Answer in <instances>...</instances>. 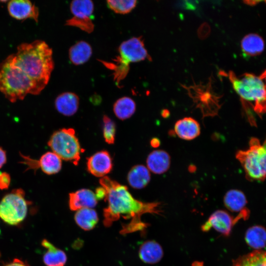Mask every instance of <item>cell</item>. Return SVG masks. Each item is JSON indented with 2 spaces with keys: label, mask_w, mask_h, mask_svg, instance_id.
<instances>
[{
  "label": "cell",
  "mask_w": 266,
  "mask_h": 266,
  "mask_svg": "<svg viewBox=\"0 0 266 266\" xmlns=\"http://www.w3.org/2000/svg\"><path fill=\"white\" fill-rule=\"evenodd\" d=\"M42 246L47 249L43 260L46 266H64L67 261L65 252L57 247L46 239L41 242Z\"/></svg>",
  "instance_id": "18"
},
{
  "label": "cell",
  "mask_w": 266,
  "mask_h": 266,
  "mask_svg": "<svg viewBox=\"0 0 266 266\" xmlns=\"http://www.w3.org/2000/svg\"><path fill=\"white\" fill-rule=\"evenodd\" d=\"M232 266H266V251L255 250L233 261Z\"/></svg>",
  "instance_id": "26"
},
{
  "label": "cell",
  "mask_w": 266,
  "mask_h": 266,
  "mask_svg": "<svg viewBox=\"0 0 266 266\" xmlns=\"http://www.w3.org/2000/svg\"><path fill=\"white\" fill-rule=\"evenodd\" d=\"M223 200L225 207L232 212H240L245 208L247 203L244 193L236 189L228 191L225 195Z\"/></svg>",
  "instance_id": "24"
},
{
  "label": "cell",
  "mask_w": 266,
  "mask_h": 266,
  "mask_svg": "<svg viewBox=\"0 0 266 266\" xmlns=\"http://www.w3.org/2000/svg\"><path fill=\"white\" fill-rule=\"evenodd\" d=\"M260 76L263 79L265 80L266 84V70H265Z\"/></svg>",
  "instance_id": "35"
},
{
  "label": "cell",
  "mask_w": 266,
  "mask_h": 266,
  "mask_svg": "<svg viewBox=\"0 0 266 266\" xmlns=\"http://www.w3.org/2000/svg\"><path fill=\"white\" fill-rule=\"evenodd\" d=\"M88 171L96 177H104L112 168V159L105 150L98 152L87 158Z\"/></svg>",
  "instance_id": "12"
},
{
  "label": "cell",
  "mask_w": 266,
  "mask_h": 266,
  "mask_svg": "<svg viewBox=\"0 0 266 266\" xmlns=\"http://www.w3.org/2000/svg\"><path fill=\"white\" fill-rule=\"evenodd\" d=\"M103 136L106 143L113 144L115 141L116 126L115 123L107 116L103 117Z\"/></svg>",
  "instance_id": "29"
},
{
  "label": "cell",
  "mask_w": 266,
  "mask_h": 266,
  "mask_svg": "<svg viewBox=\"0 0 266 266\" xmlns=\"http://www.w3.org/2000/svg\"><path fill=\"white\" fill-rule=\"evenodd\" d=\"M4 266H30L28 264L25 263L24 262L16 259L13 260L12 262L5 265Z\"/></svg>",
  "instance_id": "31"
},
{
  "label": "cell",
  "mask_w": 266,
  "mask_h": 266,
  "mask_svg": "<svg viewBox=\"0 0 266 266\" xmlns=\"http://www.w3.org/2000/svg\"><path fill=\"white\" fill-rule=\"evenodd\" d=\"M13 62L33 83L36 95L47 85L54 67L52 49L44 41L23 43L13 54Z\"/></svg>",
  "instance_id": "2"
},
{
  "label": "cell",
  "mask_w": 266,
  "mask_h": 266,
  "mask_svg": "<svg viewBox=\"0 0 266 266\" xmlns=\"http://www.w3.org/2000/svg\"><path fill=\"white\" fill-rule=\"evenodd\" d=\"M36 170L40 168L48 175L56 174L62 167L61 158L53 152H47L43 154L39 160H35Z\"/></svg>",
  "instance_id": "20"
},
{
  "label": "cell",
  "mask_w": 266,
  "mask_h": 266,
  "mask_svg": "<svg viewBox=\"0 0 266 266\" xmlns=\"http://www.w3.org/2000/svg\"><path fill=\"white\" fill-rule=\"evenodd\" d=\"M106 192L105 189L101 187L98 188L96 190L95 196L97 199L101 200L105 198Z\"/></svg>",
  "instance_id": "33"
},
{
  "label": "cell",
  "mask_w": 266,
  "mask_h": 266,
  "mask_svg": "<svg viewBox=\"0 0 266 266\" xmlns=\"http://www.w3.org/2000/svg\"><path fill=\"white\" fill-rule=\"evenodd\" d=\"M70 9L72 17L67 20L66 25L75 27L87 33L94 29L92 17L94 5L90 0H74L71 2Z\"/></svg>",
  "instance_id": "9"
},
{
  "label": "cell",
  "mask_w": 266,
  "mask_h": 266,
  "mask_svg": "<svg viewBox=\"0 0 266 266\" xmlns=\"http://www.w3.org/2000/svg\"><path fill=\"white\" fill-rule=\"evenodd\" d=\"M118 51L119 56L114 60L115 64H106L113 71L114 79L118 84L126 77L130 63L151 59L141 37H132L123 41Z\"/></svg>",
  "instance_id": "5"
},
{
  "label": "cell",
  "mask_w": 266,
  "mask_h": 266,
  "mask_svg": "<svg viewBox=\"0 0 266 266\" xmlns=\"http://www.w3.org/2000/svg\"><path fill=\"white\" fill-rule=\"evenodd\" d=\"M150 179V171L147 167L142 165L133 166L127 176L129 185L135 189L144 188L149 183Z\"/></svg>",
  "instance_id": "19"
},
{
  "label": "cell",
  "mask_w": 266,
  "mask_h": 266,
  "mask_svg": "<svg viewBox=\"0 0 266 266\" xmlns=\"http://www.w3.org/2000/svg\"><path fill=\"white\" fill-rule=\"evenodd\" d=\"M147 167L152 172L160 174L168 170L170 165V157L163 150L151 152L146 159Z\"/></svg>",
  "instance_id": "14"
},
{
  "label": "cell",
  "mask_w": 266,
  "mask_h": 266,
  "mask_svg": "<svg viewBox=\"0 0 266 266\" xmlns=\"http://www.w3.org/2000/svg\"><path fill=\"white\" fill-rule=\"evenodd\" d=\"M11 183L10 174L5 171H0V190H3L8 189Z\"/></svg>",
  "instance_id": "30"
},
{
  "label": "cell",
  "mask_w": 266,
  "mask_h": 266,
  "mask_svg": "<svg viewBox=\"0 0 266 266\" xmlns=\"http://www.w3.org/2000/svg\"><path fill=\"white\" fill-rule=\"evenodd\" d=\"M68 204L72 211L84 208H92L97 204V199L93 191L82 189L69 194Z\"/></svg>",
  "instance_id": "13"
},
{
  "label": "cell",
  "mask_w": 266,
  "mask_h": 266,
  "mask_svg": "<svg viewBox=\"0 0 266 266\" xmlns=\"http://www.w3.org/2000/svg\"><path fill=\"white\" fill-rule=\"evenodd\" d=\"M236 158L243 167L248 180H265L266 178V146L261 144L258 138H251L249 148L238 151Z\"/></svg>",
  "instance_id": "6"
},
{
  "label": "cell",
  "mask_w": 266,
  "mask_h": 266,
  "mask_svg": "<svg viewBox=\"0 0 266 266\" xmlns=\"http://www.w3.org/2000/svg\"><path fill=\"white\" fill-rule=\"evenodd\" d=\"M249 210L245 208L235 218L225 210H217L201 226V229L203 232H208L213 228L222 234L228 236L235 223L241 219H245L249 216Z\"/></svg>",
  "instance_id": "10"
},
{
  "label": "cell",
  "mask_w": 266,
  "mask_h": 266,
  "mask_svg": "<svg viewBox=\"0 0 266 266\" xmlns=\"http://www.w3.org/2000/svg\"><path fill=\"white\" fill-rule=\"evenodd\" d=\"M108 7L115 13L127 14L130 12L136 6L135 0H109L106 1Z\"/></svg>",
  "instance_id": "28"
},
{
  "label": "cell",
  "mask_w": 266,
  "mask_h": 266,
  "mask_svg": "<svg viewBox=\"0 0 266 266\" xmlns=\"http://www.w3.org/2000/svg\"><path fill=\"white\" fill-rule=\"evenodd\" d=\"M263 39L258 34L250 33L245 35L241 41L243 52L248 56L260 55L264 49Z\"/></svg>",
  "instance_id": "22"
},
{
  "label": "cell",
  "mask_w": 266,
  "mask_h": 266,
  "mask_svg": "<svg viewBox=\"0 0 266 266\" xmlns=\"http://www.w3.org/2000/svg\"><path fill=\"white\" fill-rule=\"evenodd\" d=\"M69 58L75 65H80L87 62L92 55L91 46L85 41H79L72 45L69 50Z\"/></svg>",
  "instance_id": "21"
},
{
  "label": "cell",
  "mask_w": 266,
  "mask_h": 266,
  "mask_svg": "<svg viewBox=\"0 0 266 266\" xmlns=\"http://www.w3.org/2000/svg\"><path fill=\"white\" fill-rule=\"evenodd\" d=\"M0 91L11 102L23 100L28 94L37 95L32 80L13 62V54L0 64Z\"/></svg>",
  "instance_id": "3"
},
{
  "label": "cell",
  "mask_w": 266,
  "mask_h": 266,
  "mask_svg": "<svg viewBox=\"0 0 266 266\" xmlns=\"http://www.w3.org/2000/svg\"><path fill=\"white\" fill-rule=\"evenodd\" d=\"M9 15L18 20H24L28 18L37 22L39 15L38 8L29 0H13L7 4Z\"/></svg>",
  "instance_id": "11"
},
{
  "label": "cell",
  "mask_w": 266,
  "mask_h": 266,
  "mask_svg": "<svg viewBox=\"0 0 266 266\" xmlns=\"http://www.w3.org/2000/svg\"><path fill=\"white\" fill-rule=\"evenodd\" d=\"M245 239L250 247L260 250L266 245V229L261 226H253L246 231Z\"/></svg>",
  "instance_id": "25"
},
{
  "label": "cell",
  "mask_w": 266,
  "mask_h": 266,
  "mask_svg": "<svg viewBox=\"0 0 266 266\" xmlns=\"http://www.w3.org/2000/svg\"><path fill=\"white\" fill-rule=\"evenodd\" d=\"M48 145L61 159L78 165L82 150L73 129L64 128L55 131L48 140Z\"/></svg>",
  "instance_id": "7"
},
{
  "label": "cell",
  "mask_w": 266,
  "mask_h": 266,
  "mask_svg": "<svg viewBox=\"0 0 266 266\" xmlns=\"http://www.w3.org/2000/svg\"><path fill=\"white\" fill-rule=\"evenodd\" d=\"M229 77L242 100L249 103L258 114L266 112V84L260 76L245 73L237 77L230 72Z\"/></svg>",
  "instance_id": "4"
},
{
  "label": "cell",
  "mask_w": 266,
  "mask_h": 266,
  "mask_svg": "<svg viewBox=\"0 0 266 266\" xmlns=\"http://www.w3.org/2000/svg\"><path fill=\"white\" fill-rule=\"evenodd\" d=\"M151 145L154 147H157L160 144V141L157 138H154L151 140Z\"/></svg>",
  "instance_id": "34"
},
{
  "label": "cell",
  "mask_w": 266,
  "mask_h": 266,
  "mask_svg": "<svg viewBox=\"0 0 266 266\" xmlns=\"http://www.w3.org/2000/svg\"><path fill=\"white\" fill-rule=\"evenodd\" d=\"M100 183L105 190L104 200L107 202V206L103 211L104 226L110 227L121 217L130 220L120 231L122 234L145 229L147 225L141 221L142 215L146 213L159 214L161 212L159 202H145L135 199L127 186L108 176L101 178Z\"/></svg>",
  "instance_id": "1"
},
{
  "label": "cell",
  "mask_w": 266,
  "mask_h": 266,
  "mask_svg": "<svg viewBox=\"0 0 266 266\" xmlns=\"http://www.w3.org/2000/svg\"><path fill=\"white\" fill-rule=\"evenodd\" d=\"M24 191L15 189L5 195L0 201V218L10 225L21 223L27 216L30 202Z\"/></svg>",
  "instance_id": "8"
},
{
  "label": "cell",
  "mask_w": 266,
  "mask_h": 266,
  "mask_svg": "<svg viewBox=\"0 0 266 266\" xmlns=\"http://www.w3.org/2000/svg\"><path fill=\"white\" fill-rule=\"evenodd\" d=\"M79 99L74 93L66 92L60 94L56 99L55 105L57 110L61 114L70 116L77 111Z\"/></svg>",
  "instance_id": "16"
},
{
  "label": "cell",
  "mask_w": 266,
  "mask_h": 266,
  "mask_svg": "<svg viewBox=\"0 0 266 266\" xmlns=\"http://www.w3.org/2000/svg\"><path fill=\"white\" fill-rule=\"evenodd\" d=\"M174 131L179 138L191 140L200 134V127L199 122L194 118L185 117L175 123Z\"/></svg>",
  "instance_id": "15"
},
{
  "label": "cell",
  "mask_w": 266,
  "mask_h": 266,
  "mask_svg": "<svg viewBox=\"0 0 266 266\" xmlns=\"http://www.w3.org/2000/svg\"><path fill=\"white\" fill-rule=\"evenodd\" d=\"M74 220L80 228L85 231H90L95 228L99 221V217L94 209L84 208L77 210Z\"/></svg>",
  "instance_id": "23"
},
{
  "label": "cell",
  "mask_w": 266,
  "mask_h": 266,
  "mask_svg": "<svg viewBox=\"0 0 266 266\" xmlns=\"http://www.w3.org/2000/svg\"><path fill=\"white\" fill-rule=\"evenodd\" d=\"M7 156L6 151L0 147V168L6 163Z\"/></svg>",
  "instance_id": "32"
},
{
  "label": "cell",
  "mask_w": 266,
  "mask_h": 266,
  "mask_svg": "<svg viewBox=\"0 0 266 266\" xmlns=\"http://www.w3.org/2000/svg\"><path fill=\"white\" fill-rule=\"evenodd\" d=\"M136 105L134 100L128 97L118 99L113 105L115 115L120 120L130 118L135 112Z\"/></svg>",
  "instance_id": "27"
},
{
  "label": "cell",
  "mask_w": 266,
  "mask_h": 266,
  "mask_svg": "<svg viewBox=\"0 0 266 266\" xmlns=\"http://www.w3.org/2000/svg\"><path fill=\"white\" fill-rule=\"evenodd\" d=\"M138 255L144 263L155 264L163 258L164 251L161 245L157 241L147 240L140 245Z\"/></svg>",
  "instance_id": "17"
}]
</instances>
